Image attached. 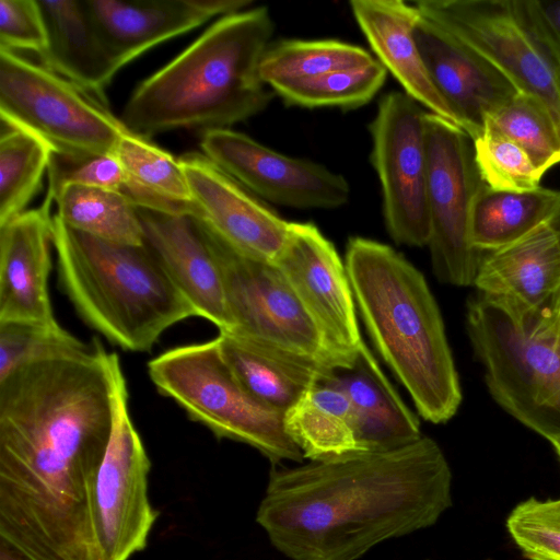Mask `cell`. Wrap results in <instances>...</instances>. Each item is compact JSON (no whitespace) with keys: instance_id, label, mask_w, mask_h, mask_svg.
I'll return each mask as SVG.
<instances>
[{"instance_id":"7c38bea8","label":"cell","mask_w":560,"mask_h":560,"mask_svg":"<svg viewBox=\"0 0 560 560\" xmlns=\"http://www.w3.org/2000/svg\"><path fill=\"white\" fill-rule=\"evenodd\" d=\"M425 114L411 96L393 91L370 124L386 229L395 243L419 247L430 240Z\"/></svg>"},{"instance_id":"60d3db41","label":"cell","mask_w":560,"mask_h":560,"mask_svg":"<svg viewBox=\"0 0 560 560\" xmlns=\"http://www.w3.org/2000/svg\"><path fill=\"white\" fill-rule=\"evenodd\" d=\"M546 224L551 229L560 243V198Z\"/></svg>"},{"instance_id":"ffe728a7","label":"cell","mask_w":560,"mask_h":560,"mask_svg":"<svg viewBox=\"0 0 560 560\" xmlns=\"http://www.w3.org/2000/svg\"><path fill=\"white\" fill-rule=\"evenodd\" d=\"M101 34L122 68L148 49L215 16L247 9L248 0H85Z\"/></svg>"},{"instance_id":"4316f807","label":"cell","mask_w":560,"mask_h":560,"mask_svg":"<svg viewBox=\"0 0 560 560\" xmlns=\"http://www.w3.org/2000/svg\"><path fill=\"white\" fill-rule=\"evenodd\" d=\"M288 434L310 460L362 451L355 434L352 407L337 387L318 382L284 413Z\"/></svg>"},{"instance_id":"4dcf8cb0","label":"cell","mask_w":560,"mask_h":560,"mask_svg":"<svg viewBox=\"0 0 560 560\" xmlns=\"http://www.w3.org/2000/svg\"><path fill=\"white\" fill-rule=\"evenodd\" d=\"M1 126L0 225L26 211L54 153L37 136L2 121Z\"/></svg>"},{"instance_id":"5bb4252c","label":"cell","mask_w":560,"mask_h":560,"mask_svg":"<svg viewBox=\"0 0 560 560\" xmlns=\"http://www.w3.org/2000/svg\"><path fill=\"white\" fill-rule=\"evenodd\" d=\"M273 265L316 325L334 368L351 369L365 342L347 269L334 244L315 224L290 222Z\"/></svg>"},{"instance_id":"7a4b0ae2","label":"cell","mask_w":560,"mask_h":560,"mask_svg":"<svg viewBox=\"0 0 560 560\" xmlns=\"http://www.w3.org/2000/svg\"><path fill=\"white\" fill-rule=\"evenodd\" d=\"M451 487L444 453L422 435L393 450L271 469L256 522L290 560H357L435 524L452 505Z\"/></svg>"},{"instance_id":"7402d4cb","label":"cell","mask_w":560,"mask_h":560,"mask_svg":"<svg viewBox=\"0 0 560 560\" xmlns=\"http://www.w3.org/2000/svg\"><path fill=\"white\" fill-rule=\"evenodd\" d=\"M350 8L377 60L395 77L405 93L429 113L459 127L422 60L415 37L421 18L416 4L401 0H352Z\"/></svg>"},{"instance_id":"6da1fadb","label":"cell","mask_w":560,"mask_h":560,"mask_svg":"<svg viewBox=\"0 0 560 560\" xmlns=\"http://www.w3.org/2000/svg\"><path fill=\"white\" fill-rule=\"evenodd\" d=\"M124 380L94 338L0 381V540L31 560H103L92 501Z\"/></svg>"},{"instance_id":"484cf974","label":"cell","mask_w":560,"mask_h":560,"mask_svg":"<svg viewBox=\"0 0 560 560\" xmlns=\"http://www.w3.org/2000/svg\"><path fill=\"white\" fill-rule=\"evenodd\" d=\"M115 155L127 175L122 190L137 208L175 215H197L179 159L127 130Z\"/></svg>"},{"instance_id":"d4e9b609","label":"cell","mask_w":560,"mask_h":560,"mask_svg":"<svg viewBox=\"0 0 560 560\" xmlns=\"http://www.w3.org/2000/svg\"><path fill=\"white\" fill-rule=\"evenodd\" d=\"M222 358L240 383L265 405L287 412L335 370L229 331L215 337Z\"/></svg>"},{"instance_id":"5b68a950","label":"cell","mask_w":560,"mask_h":560,"mask_svg":"<svg viewBox=\"0 0 560 560\" xmlns=\"http://www.w3.org/2000/svg\"><path fill=\"white\" fill-rule=\"evenodd\" d=\"M58 279L80 317L127 351L152 349L173 325L197 316L154 254L71 230L55 213Z\"/></svg>"},{"instance_id":"cb8c5ba5","label":"cell","mask_w":560,"mask_h":560,"mask_svg":"<svg viewBox=\"0 0 560 560\" xmlns=\"http://www.w3.org/2000/svg\"><path fill=\"white\" fill-rule=\"evenodd\" d=\"M350 400L358 442L362 451H387L418 441V417L406 406L365 347L351 369L335 370L323 380Z\"/></svg>"},{"instance_id":"f546056e","label":"cell","mask_w":560,"mask_h":560,"mask_svg":"<svg viewBox=\"0 0 560 560\" xmlns=\"http://www.w3.org/2000/svg\"><path fill=\"white\" fill-rule=\"evenodd\" d=\"M375 59L364 48L336 39H283L269 45L265 51L259 77L271 86L361 67Z\"/></svg>"},{"instance_id":"e0dca14e","label":"cell","mask_w":560,"mask_h":560,"mask_svg":"<svg viewBox=\"0 0 560 560\" xmlns=\"http://www.w3.org/2000/svg\"><path fill=\"white\" fill-rule=\"evenodd\" d=\"M415 37L434 88L459 127L475 140L487 118L518 91L486 58L422 15Z\"/></svg>"},{"instance_id":"d590c367","label":"cell","mask_w":560,"mask_h":560,"mask_svg":"<svg viewBox=\"0 0 560 560\" xmlns=\"http://www.w3.org/2000/svg\"><path fill=\"white\" fill-rule=\"evenodd\" d=\"M508 530L529 560H560V510L530 498L511 512Z\"/></svg>"},{"instance_id":"1f68e13d","label":"cell","mask_w":560,"mask_h":560,"mask_svg":"<svg viewBox=\"0 0 560 560\" xmlns=\"http://www.w3.org/2000/svg\"><path fill=\"white\" fill-rule=\"evenodd\" d=\"M386 68L377 60L351 69L271 85L285 103L302 107L355 108L369 103L383 86Z\"/></svg>"},{"instance_id":"74e56055","label":"cell","mask_w":560,"mask_h":560,"mask_svg":"<svg viewBox=\"0 0 560 560\" xmlns=\"http://www.w3.org/2000/svg\"><path fill=\"white\" fill-rule=\"evenodd\" d=\"M46 28L37 0H0V48L44 52Z\"/></svg>"},{"instance_id":"ee69618b","label":"cell","mask_w":560,"mask_h":560,"mask_svg":"<svg viewBox=\"0 0 560 560\" xmlns=\"http://www.w3.org/2000/svg\"><path fill=\"white\" fill-rule=\"evenodd\" d=\"M559 313H560V306H559Z\"/></svg>"},{"instance_id":"3957f363","label":"cell","mask_w":560,"mask_h":560,"mask_svg":"<svg viewBox=\"0 0 560 560\" xmlns=\"http://www.w3.org/2000/svg\"><path fill=\"white\" fill-rule=\"evenodd\" d=\"M273 30L266 7L219 18L136 88L120 120L149 139L179 128H228L260 113L272 97L259 63Z\"/></svg>"},{"instance_id":"d6986e66","label":"cell","mask_w":560,"mask_h":560,"mask_svg":"<svg viewBox=\"0 0 560 560\" xmlns=\"http://www.w3.org/2000/svg\"><path fill=\"white\" fill-rule=\"evenodd\" d=\"M51 203L0 225V324L59 325L48 292Z\"/></svg>"},{"instance_id":"30bf717a","label":"cell","mask_w":560,"mask_h":560,"mask_svg":"<svg viewBox=\"0 0 560 560\" xmlns=\"http://www.w3.org/2000/svg\"><path fill=\"white\" fill-rule=\"evenodd\" d=\"M428 206L432 269L443 283L472 285L482 252L470 241L474 199L483 185L472 139L458 126L425 114Z\"/></svg>"},{"instance_id":"4fadbf2b","label":"cell","mask_w":560,"mask_h":560,"mask_svg":"<svg viewBox=\"0 0 560 560\" xmlns=\"http://www.w3.org/2000/svg\"><path fill=\"white\" fill-rule=\"evenodd\" d=\"M151 460L128 409L126 380L117 390L110 441L95 481L92 516L103 560L143 551L159 511L149 498Z\"/></svg>"},{"instance_id":"8fae6325","label":"cell","mask_w":560,"mask_h":560,"mask_svg":"<svg viewBox=\"0 0 560 560\" xmlns=\"http://www.w3.org/2000/svg\"><path fill=\"white\" fill-rule=\"evenodd\" d=\"M207 230L233 323L229 332L336 370L316 325L280 270L237 253Z\"/></svg>"},{"instance_id":"9c48e42d","label":"cell","mask_w":560,"mask_h":560,"mask_svg":"<svg viewBox=\"0 0 560 560\" xmlns=\"http://www.w3.org/2000/svg\"><path fill=\"white\" fill-rule=\"evenodd\" d=\"M421 15L472 48L521 93L550 110L560 130V59L528 0H420Z\"/></svg>"},{"instance_id":"ab89813d","label":"cell","mask_w":560,"mask_h":560,"mask_svg":"<svg viewBox=\"0 0 560 560\" xmlns=\"http://www.w3.org/2000/svg\"><path fill=\"white\" fill-rule=\"evenodd\" d=\"M0 560H31L20 550L3 540H0Z\"/></svg>"},{"instance_id":"8992f818","label":"cell","mask_w":560,"mask_h":560,"mask_svg":"<svg viewBox=\"0 0 560 560\" xmlns=\"http://www.w3.org/2000/svg\"><path fill=\"white\" fill-rule=\"evenodd\" d=\"M148 373L162 395L218 439L247 444L272 464L304 459L285 430L284 412L265 405L240 383L215 338L162 352L148 362Z\"/></svg>"},{"instance_id":"83f0119b","label":"cell","mask_w":560,"mask_h":560,"mask_svg":"<svg viewBox=\"0 0 560 560\" xmlns=\"http://www.w3.org/2000/svg\"><path fill=\"white\" fill-rule=\"evenodd\" d=\"M560 190L538 187L527 191L478 190L471 208L470 241L480 252L504 247L545 224L551 215Z\"/></svg>"},{"instance_id":"603a6c76","label":"cell","mask_w":560,"mask_h":560,"mask_svg":"<svg viewBox=\"0 0 560 560\" xmlns=\"http://www.w3.org/2000/svg\"><path fill=\"white\" fill-rule=\"evenodd\" d=\"M47 36L42 65L106 103L104 91L121 68L84 1H37Z\"/></svg>"},{"instance_id":"7bdbcfd3","label":"cell","mask_w":560,"mask_h":560,"mask_svg":"<svg viewBox=\"0 0 560 560\" xmlns=\"http://www.w3.org/2000/svg\"><path fill=\"white\" fill-rule=\"evenodd\" d=\"M555 504L557 505V508L560 510V499L559 500H556L555 501Z\"/></svg>"},{"instance_id":"ac0fdd59","label":"cell","mask_w":560,"mask_h":560,"mask_svg":"<svg viewBox=\"0 0 560 560\" xmlns=\"http://www.w3.org/2000/svg\"><path fill=\"white\" fill-rule=\"evenodd\" d=\"M144 232V244L162 268L201 316L219 331H230L224 287L209 233L205 224L191 215L167 214L138 208Z\"/></svg>"},{"instance_id":"44dd1931","label":"cell","mask_w":560,"mask_h":560,"mask_svg":"<svg viewBox=\"0 0 560 560\" xmlns=\"http://www.w3.org/2000/svg\"><path fill=\"white\" fill-rule=\"evenodd\" d=\"M474 285L522 313L559 312L560 243L545 223L495 250L482 252Z\"/></svg>"},{"instance_id":"277c9868","label":"cell","mask_w":560,"mask_h":560,"mask_svg":"<svg viewBox=\"0 0 560 560\" xmlns=\"http://www.w3.org/2000/svg\"><path fill=\"white\" fill-rule=\"evenodd\" d=\"M345 266L366 331L419 415L432 423L448 421L462 390L424 276L393 247L360 236L348 241Z\"/></svg>"},{"instance_id":"9a60e30c","label":"cell","mask_w":560,"mask_h":560,"mask_svg":"<svg viewBox=\"0 0 560 560\" xmlns=\"http://www.w3.org/2000/svg\"><path fill=\"white\" fill-rule=\"evenodd\" d=\"M200 147L245 189L280 206L336 209L350 198L347 179L316 162L279 153L229 128L205 130Z\"/></svg>"},{"instance_id":"f1b7e54d","label":"cell","mask_w":560,"mask_h":560,"mask_svg":"<svg viewBox=\"0 0 560 560\" xmlns=\"http://www.w3.org/2000/svg\"><path fill=\"white\" fill-rule=\"evenodd\" d=\"M56 214L71 230L125 245H144L138 208L121 192L66 185L54 196Z\"/></svg>"},{"instance_id":"8d00e7d4","label":"cell","mask_w":560,"mask_h":560,"mask_svg":"<svg viewBox=\"0 0 560 560\" xmlns=\"http://www.w3.org/2000/svg\"><path fill=\"white\" fill-rule=\"evenodd\" d=\"M46 199L66 185H80L121 192L127 175L115 153L91 156H67L52 153L48 166Z\"/></svg>"},{"instance_id":"52a82bcc","label":"cell","mask_w":560,"mask_h":560,"mask_svg":"<svg viewBox=\"0 0 560 560\" xmlns=\"http://www.w3.org/2000/svg\"><path fill=\"white\" fill-rule=\"evenodd\" d=\"M0 116L67 156L112 154L128 130L106 103L5 48H0Z\"/></svg>"},{"instance_id":"836d02e7","label":"cell","mask_w":560,"mask_h":560,"mask_svg":"<svg viewBox=\"0 0 560 560\" xmlns=\"http://www.w3.org/2000/svg\"><path fill=\"white\" fill-rule=\"evenodd\" d=\"M89 347L60 325L0 324V381L21 366L78 354Z\"/></svg>"},{"instance_id":"f6af8a7d","label":"cell","mask_w":560,"mask_h":560,"mask_svg":"<svg viewBox=\"0 0 560 560\" xmlns=\"http://www.w3.org/2000/svg\"><path fill=\"white\" fill-rule=\"evenodd\" d=\"M559 316H560V313H559Z\"/></svg>"},{"instance_id":"2e32d148","label":"cell","mask_w":560,"mask_h":560,"mask_svg":"<svg viewBox=\"0 0 560 560\" xmlns=\"http://www.w3.org/2000/svg\"><path fill=\"white\" fill-rule=\"evenodd\" d=\"M197 215L214 235L237 253L273 264L281 253L290 222L257 200L203 153L179 158Z\"/></svg>"},{"instance_id":"f35d334b","label":"cell","mask_w":560,"mask_h":560,"mask_svg":"<svg viewBox=\"0 0 560 560\" xmlns=\"http://www.w3.org/2000/svg\"><path fill=\"white\" fill-rule=\"evenodd\" d=\"M528 4L542 35L560 59V0H528Z\"/></svg>"},{"instance_id":"b9f144b4","label":"cell","mask_w":560,"mask_h":560,"mask_svg":"<svg viewBox=\"0 0 560 560\" xmlns=\"http://www.w3.org/2000/svg\"><path fill=\"white\" fill-rule=\"evenodd\" d=\"M551 444L553 445L555 451H556V453H557V455H558V457L560 459V441L551 443Z\"/></svg>"},{"instance_id":"e575fe53","label":"cell","mask_w":560,"mask_h":560,"mask_svg":"<svg viewBox=\"0 0 560 560\" xmlns=\"http://www.w3.org/2000/svg\"><path fill=\"white\" fill-rule=\"evenodd\" d=\"M474 141L475 159L486 185L493 189L527 191L540 187L544 176L512 140L485 127Z\"/></svg>"},{"instance_id":"d6a6232c","label":"cell","mask_w":560,"mask_h":560,"mask_svg":"<svg viewBox=\"0 0 560 560\" xmlns=\"http://www.w3.org/2000/svg\"><path fill=\"white\" fill-rule=\"evenodd\" d=\"M516 143L545 174L560 162V130L548 107L534 96L518 92L486 120Z\"/></svg>"},{"instance_id":"ba28073f","label":"cell","mask_w":560,"mask_h":560,"mask_svg":"<svg viewBox=\"0 0 560 560\" xmlns=\"http://www.w3.org/2000/svg\"><path fill=\"white\" fill-rule=\"evenodd\" d=\"M494 400L551 443L560 441L559 313L500 315L479 351Z\"/></svg>"}]
</instances>
